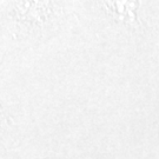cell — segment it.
<instances>
[{
	"mask_svg": "<svg viewBox=\"0 0 159 159\" xmlns=\"http://www.w3.org/2000/svg\"><path fill=\"white\" fill-rule=\"evenodd\" d=\"M19 133V123L16 107L0 96V146L16 143Z\"/></svg>",
	"mask_w": 159,
	"mask_h": 159,
	"instance_id": "obj_2",
	"label": "cell"
},
{
	"mask_svg": "<svg viewBox=\"0 0 159 159\" xmlns=\"http://www.w3.org/2000/svg\"><path fill=\"white\" fill-rule=\"evenodd\" d=\"M70 0H0V45L8 52H26L63 30Z\"/></svg>",
	"mask_w": 159,
	"mask_h": 159,
	"instance_id": "obj_1",
	"label": "cell"
}]
</instances>
